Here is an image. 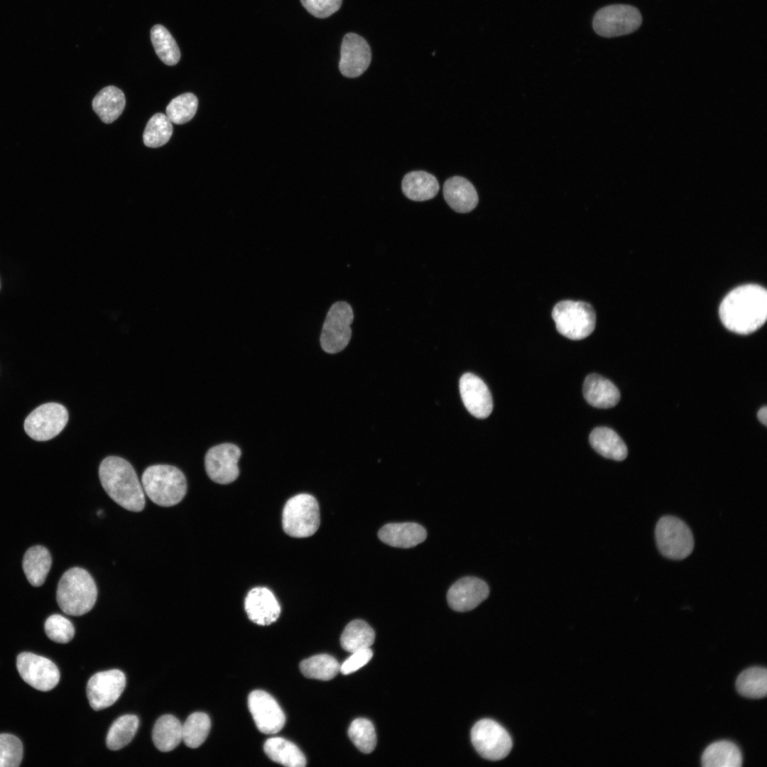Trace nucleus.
<instances>
[{"mask_svg": "<svg viewBox=\"0 0 767 767\" xmlns=\"http://www.w3.org/2000/svg\"><path fill=\"white\" fill-rule=\"evenodd\" d=\"M719 315L724 326L731 332L749 334L756 331L766 321V290L756 284L736 287L722 300Z\"/></svg>", "mask_w": 767, "mask_h": 767, "instance_id": "1", "label": "nucleus"}, {"mask_svg": "<svg viewBox=\"0 0 767 767\" xmlns=\"http://www.w3.org/2000/svg\"><path fill=\"white\" fill-rule=\"evenodd\" d=\"M101 484L109 496L125 509L139 512L145 506V495L132 465L117 456L104 459L99 467Z\"/></svg>", "mask_w": 767, "mask_h": 767, "instance_id": "2", "label": "nucleus"}, {"mask_svg": "<svg viewBox=\"0 0 767 767\" xmlns=\"http://www.w3.org/2000/svg\"><path fill=\"white\" fill-rule=\"evenodd\" d=\"M97 588L91 575L81 567H72L58 584L56 600L60 609L70 616H82L94 606Z\"/></svg>", "mask_w": 767, "mask_h": 767, "instance_id": "3", "label": "nucleus"}, {"mask_svg": "<svg viewBox=\"0 0 767 767\" xmlns=\"http://www.w3.org/2000/svg\"><path fill=\"white\" fill-rule=\"evenodd\" d=\"M142 487L154 504L165 507L180 503L187 492V481L178 467L155 464L147 467L141 477Z\"/></svg>", "mask_w": 767, "mask_h": 767, "instance_id": "4", "label": "nucleus"}, {"mask_svg": "<svg viewBox=\"0 0 767 767\" xmlns=\"http://www.w3.org/2000/svg\"><path fill=\"white\" fill-rule=\"evenodd\" d=\"M552 317L558 332L572 340L582 339L591 334L597 318L595 310L589 303L571 300L557 303L552 310Z\"/></svg>", "mask_w": 767, "mask_h": 767, "instance_id": "5", "label": "nucleus"}, {"mask_svg": "<svg viewBox=\"0 0 767 767\" xmlns=\"http://www.w3.org/2000/svg\"><path fill=\"white\" fill-rule=\"evenodd\" d=\"M320 509L316 499L299 494L285 503L282 515L284 532L293 538L312 535L320 526Z\"/></svg>", "mask_w": 767, "mask_h": 767, "instance_id": "6", "label": "nucleus"}, {"mask_svg": "<svg viewBox=\"0 0 767 767\" xmlns=\"http://www.w3.org/2000/svg\"><path fill=\"white\" fill-rule=\"evenodd\" d=\"M656 541L660 553L665 557L680 560L689 556L694 548L691 530L681 519L665 516L658 521Z\"/></svg>", "mask_w": 767, "mask_h": 767, "instance_id": "7", "label": "nucleus"}, {"mask_svg": "<svg viewBox=\"0 0 767 767\" xmlns=\"http://www.w3.org/2000/svg\"><path fill=\"white\" fill-rule=\"evenodd\" d=\"M354 313L351 305L345 301L332 304L326 315L320 334V345L327 353L335 354L342 351L352 337L351 324Z\"/></svg>", "mask_w": 767, "mask_h": 767, "instance_id": "8", "label": "nucleus"}, {"mask_svg": "<svg viewBox=\"0 0 767 767\" xmlns=\"http://www.w3.org/2000/svg\"><path fill=\"white\" fill-rule=\"evenodd\" d=\"M642 22L639 11L634 6L614 4L604 6L595 13L592 26L602 37L612 38L636 31Z\"/></svg>", "mask_w": 767, "mask_h": 767, "instance_id": "9", "label": "nucleus"}, {"mask_svg": "<svg viewBox=\"0 0 767 767\" xmlns=\"http://www.w3.org/2000/svg\"><path fill=\"white\" fill-rule=\"evenodd\" d=\"M471 741L477 753L490 761L504 758L512 748L511 738L506 730L489 719H481L473 726Z\"/></svg>", "mask_w": 767, "mask_h": 767, "instance_id": "10", "label": "nucleus"}, {"mask_svg": "<svg viewBox=\"0 0 767 767\" xmlns=\"http://www.w3.org/2000/svg\"><path fill=\"white\" fill-rule=\"evenodd\" d=\"M68 421V412L57 403H43L35 408L25 419L26 434L36 441H47L57 436Z\"/></svg>", "mask_w": 767, "mask_h": 767, "instance_id": "11", "label": "nucleus"}, {"mask_svg": "<svg viewBox=\"0 0 767 767\" xmlns=\"http://www.w3.org/2000/svg\"><path fill=\"white\" fill-rule=\"evenodd\" d=\"M16 668L26 683L40 691L53 689L60 680V672L56 665L50 660L32 653H21L17 656Z\"/></svg>", "mask_w": 767, "mask_h": 767, "instance_id": "12", "label": "nucleus"}, {"mask_svg": "<svg viewBox=\"0 0 767 767\" xmlns=\"http://www.w3.org/2000/svg\"><path fill=\"white\" fill-rule=\"evenodd\" d=\"M125 686V675L119 670L95 673L88 680L86 688L90 707L95 711L110 707L119 698Z\"/></svg>", "mask_w": 767, "mask_h": 767, "instance_id": "13", "label": "nucleus"}, {"mask_svg": "<svg viewBox=\"0 0 767 767\" xmlns=\"http://www.w3.org/2000/svg\"><path fill=\"white\" fill-rule=\"evenodd\" d=\"M240 456V449L233 444L224 443L211 447L205 457L208 477L221 484L235 481L239 474L237 464Z\"/></svg>", "mask_w": 767, "mask_h": 767, "instance_id": "14", "label": "nucleus"}, {"mask_svg": "<svg viewBox=\"0 0 767 767\" xmlns=\"http://www.w3.org/2000/svg\"><path fill=\"white\" fill-rule=\"evenodd\" d=\"M248 706L258 729L267 734L278 732L285 722L277 701L268 692L254 690L248 697Z\"/></svg>", "mask_w": 767, "mask_h": 767, "instance_id": "15", "label": "nucleus"}, {"mask_svg": "<svg viewBox=\"0 0 767 767\" xmlns=\"http://www.w3.org/2000/svg\"><path fill=\"white\" fill-rule=\"evenodd\" d=\"M371 60L369 45L361 36L347 33L342 40L339 69L349 78L359 77L368 68Z\"/></svg>", "mask_w": 767, "mask_h": 767, "instance_id": "16", "label": "nucleus"}, {"mask_svg": "<svg viewBox=\"0 0 767 767\" xmlns=\"http://www.w3.org/2000/svg\"><path fill=\"white\" fill-rule=\"evenodd\" d=\"M489 594V587L484 580L475 577H464L450 587L447 601L453 610L464 612L476 608Z\"/></svg>", "mask_w": 767, "mask_h": 767, "instance_id": "17", "label": "nucleus"}, {"mask_svg": "<svg viewBox=\"0 0 767 767\" xmlns=\"http://www.w3.org/2000/svg\"><path fill=\"white\" fill-rule=\"evenodd\" d=\"M459 391L463 403L474 417L486 418L493 410V401L485 383L477 376L466 373L459 380Z\"/></svg>", "mask_w": 767, "mask_h": 767, "instance_id": "18", "label": "nucleus"}, {"mask_svg": "<svg viewBox=\"0 0 767 767\" xmlns=\"http://www.w3.org/2000/svg\"><path fill=\"white\" fill-rule=\"evenodd\" d=\"M249 619L254 623L266 626L275 622L281 614V606L273 594L266 587L251 589L244 601Z\"/></svg>", "mask_w": 767, "mask_h": 767, "instance_id": "19", "label": "nucleus"}, {"mask_svg": "<svg viewBox=\"0 0 767 767\" xmlns=\"http://www.w3.org/2000/svg\"><path fill=\"white\" fill-rule=\"evenodd\" d=\"M378 537L390 546L410 548L423 543L427 532L424 527L416 523H390L380 528Z\"/></svg>", "mask_w": 767, "mask_h": 767, "instance_id": "20", "label": "nucleus"}, {"mask_svg": "<svg viewBox=\"0 0 767 767\" xmlns=\"http://www.w3.org/2000/svg\"><path fill=\"white\" fill-rule=\"evenodd\" d=\"M442 192L447 205L459 213L471 212L479 201L474 185L461 176L448 178L444 183Z\"/></svg>", "mask_w": 767, "mask_h": 767, "instance_id": "21", "label": "nucleus"}, {"mask_svg": "<svg viewBox=\"0 0 767 767\" xmlns=\"http://www.w3.org/2000/svg\"><path fill=\"white\" fill-rule=\"evenodd\" d=\"M583 396L587 402L598 408L615 406L620 400V392L609 379L597 374H589L583 384Z\"/></svg>", "mask_w": 767, "mask_h": 767, "instance_id": "22", "label": "nucleus"}, {"mask_svg": "<svg viewBox=\"0 0 767 767\" xmlns=\"http://www.w3.org/2000/svg\"><path fill=\"white\" fill-rule=\"evenodd\" d=\"M402 191L408 199L422 202L433 198L440 185L436 178L425 171L416 170L407 173L402 181Z\"/></svg>", "mask_w": 767, "mask_h": 767, "instance_id": "23", "label": "nucleus"}, {"mask_svg": "<svg viewBox=\"0 0 767 767\" xmlns=\"http://www.w3.org/2000/svg\"><path fill=\"white\" fill-rule=\"evenodd\" d=\"M126 104L124 92L115 86L101 89L92 100V108L102 121L111 124L121 114Z\"/></svg>", "mask_w": 767, "mask_h": 767, "instance_id": "24", "label": "nucleus"}, {"mask_svg": "<svg viewBox=\"0 0 767 767\" xmlns=\"http://www.w3.org/2000/svg\"><path fill=\"white\" fill-rule=\"evenodd\" d=\"M589 443L602 456L622 461L628 455L624 442L612 429L606 427L594 428L589 435Z\"/></svg>", "mask_w": 767, "mask_h": 767, "instance_id": "25", "label": "nucleus"}, {"mask_svg": "<svg viewBox=\"0 0 767 767\" xmlns=\"http://www.w3.org/2000/svg\"><path fill=\"white\" fill-rule=\"evenodd\" d=\"M51 565V555L48 549L42 545L30 548L26 552L22 563L26 577L33 587H39L44 583Z\"/></svg>", "mask_w": 767, "mask_h": 767, "instance_id": "26", "label": "nucleus"}, {"mask_svg": "<svg viewBox=\"0 0 767 767\" xmlns=\"http://www.w3.org/2000/svg\"><path fill=\"white\" fill-rule=\"evenodd\" d=\"M266 754L273 761L288 767H304L306 759L300 749L282 737L267 739L263 745Z\"/></svg>", "mask_w": 767, "mask_h": 767, "instance_id": "27", "label": "nucleus"}, {"mask_svg": "<svg viewBox=\"0 0 767 767\" xmlns=\"http://www.w3.org/2000/svg\"><path fill=\"white\" fill-rule=\"evenodd\" d=\"M182 725L171 714H165L158 718L152 732L155 746L162 752H168L176 748L183 740Z\"/></svg>", "mask_w": 767, "mask_h": 767, "instance_id": "28", "label": "nucleus"}, {"mask_svg": "<svg viewBox=\"0 0 767 767\" xmlns=\"http://www.w3.org/2000/svg\"><path fill=\"white\" fill-rule=\"evenodd\" d=\"M701 762L705 767H740L742 756L736 744L724 740L708 746L702 754Z\"/></svg>", "mask_w": 767, "mask_h": 767, "instance_id": "29", "label": "nucleus"}, {"mask_svg": "<svg viewBox=\"0 0 767 767\" xmlns=\"http://www.w3.org/2000/svg\"><path fill=\"white\" fill-rule=\"evenodd\" d=\"M375 639L374 629L364 621L356 619L344 628L340 638L342 647L349 653L369 648Z\"/></svg>", "mask_w": 767, "mask_h": 767, "instance_id": "30", "label": "nucleus"}, {"mask_svg": "<svg viewBox=\"0 0 767 767\" xmlns=\"http://www.w3.org/2000/svg\"><path fill=\"white\" fill-rule=\"evenodd\" d=\"M738 692L746 697L758 699L766 695L767 670L762 667H751L742 671L736 680Z\"/></svg>", "mask_w": 767, "mask_h": 767, "instance_id": "31", "label": "nucleus"}, {"mask_svg": "<svg viewBox=\"0 0 767 767\" xmlns=\"http://www.w3.org/2000/svg\"><path fill=\"white\" fill-rule=\"evenodd\" d=\"M139 724L138 718L126 714L116 719L110 727L106 739L107 746L116 751L126 746L134 737Z\"/></svg>", "mask_w": 767, "mask_h": 767, "instance_id": "32", "label": "nucleus"}, {"mask_svg": "<svg viewBox=\"0 0 767 767\" xmlns=\"http://www.w3.org/2000/svg\"><path fill=\"white\" fill-rule=\"evenodd\" d=\"M300 670L306 678L330 680L340 671V665L332 656L319 654L303 660Z\"/></svg>", "mask_w": 767, "mask_h": 767, "instance_id": "33", "label": "nucleus"}, {"mask_svg": "<svg viewBox=\"0 0 767 767\" xmlns=\"http://www.w3.org/2000/svg\"><path fill=\"white\" fill-rule=\"evenodd\" d=\"M151 40L161 60L168 65H176L180 58V49L170 32L157 24L151 30Z\"/></svg>", "mask_w": 767, "mask_h": 767, "instance_id": "34", "label": "nucleus"}, {"mask_svg": "<svg viewBox=\"0 0 767 767\" xmlns=\"http://www.w3.org/2000/svg\"><path fill=\"white\" fill-rule=\"evenodd\" d=\"M210 727V719L207 714L192 713L182 725L183 741L189 748H197L207 739Z\"/></svg>", "mask_w": 767, "mask_h": 767, "instance_id": "35", "label": "nucleus"}, {"mask_svg": "<svg viewBox=\"0 0 767 767\" xmlns=\"http://www.w3.org/2000/svg\"><path fill=\"white\" fill-rule=\"evenodd\" d=\"M173 134V126L168 116L162 113L155 114L148 121L143 134L144 144L150 148L165 145Z\"/></svg>", "mask_w": 767, "mask_h": 767, "instance_id": "36", "label": "nucleus"}, {"mask_svg": "<svg viewBox=\"0 0 767 767\" xmlns=\"http://www.w3.org/2000/svg\"><path fill=\"white\" fill-rule=\"evenodd\" d=\"M198 106L197 97L190 92L182 94L173 99L166 107V116L176 124H183L195 116Z\"/></svg>", "mask_w": 767, "mask_h": 767, "instance_id": "37", "label": "nucleus"}, {"mask_svg": "<svg viewBox=\"0 0 767 767\" xmlns=\"http://www.w3.org/2000/svg\"><path fill=\"white\" fill-rule=\"evenodd\" d=\"M348 736L356 747L364 754L373 751L376 745L375 729L367 719H354L348 729Z\"/></svg>", "mask_w": 767, "mask_h": 767, "instance_id": "38", "label": "nucleus"}, {"mask_svg": "<svg viewBox=\"0 0 767 767\" xmlns=\"http://www.w3.org/2000/svg\"><path fill=\"white\" fill-rule=\"evenodd\" d=\"M23 758V745L16 736L0 734V767H18Z\"/></svg>", "mask_w": 767, "mask_h": 767, "instance_id": "39", "label": "nucleus"}, {"mask_svg": "<svg viewBox=\"0 0 767 767\" xmlns=\"http://www.w3.org/2000/svg\"><path fill=\"white\" fill-rule=\"evenodd\" d=\"M44 628L47 636L56 643H67L75 635L73 624L60 614L50 616L45 622Z\"/></svg>", "mask_w": 767, "mask_h": 767, "instance_id": "40", "label": "nucleus"}, {"mask_svg": "<svg viewBox=\"0 0 767 767\" xmlns=\"http://www.w3.org/2000/svg\"><path fill=\"white\" fill-rule=\"evenodd\" d=\"M303 6L317 18H327L338 11L342 0H300Z\"/></svg>", "mask_w": 767, "mask_h": 767, "instance_id": "41", "label": "nucleus"}, {"mask_svg": "<svg viewBox=\"0 0 767 767\" xmlns=\"http://www.w3.org/2000/svg\"><path fill=\"white\" fill-rule=\"evenodd\" d=\"M372 656L373 652L370 648L353 652L340 665V671L343 675L352 673L365 665Z\"/></svg>", "mask_w": 767, "mask_h": 767, "instance_id": "42", "label": "nucleus"}, {"mask_svg": "<svg viewBox=\"0 0 767 767\" xmlns=\"http://www.w3.org/2000/svg\"><path fill=\"white\" fill-rule=\"evenodd\" d=\"M757 418L762 424L767 425V407L766 406L759 409L757 413Z\"/></svg>", "mask_w": 767, "mask_h": 767, "instance_id": "43", "label": "nucleus"}]
</instances>
